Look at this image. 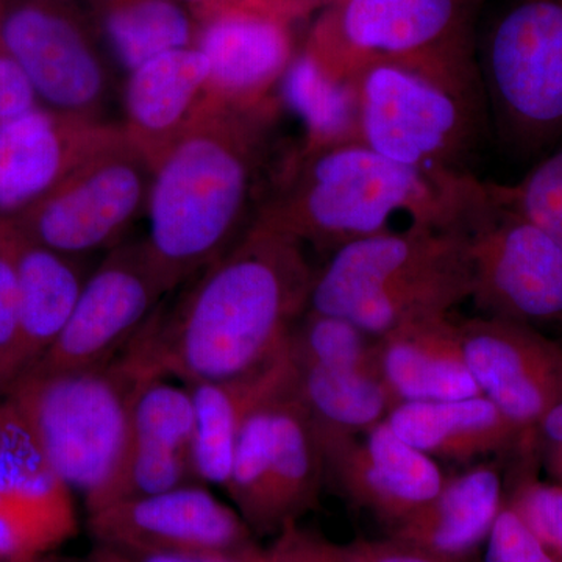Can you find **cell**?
<instances>
[{"instance_id": "1", "label": "cell", "mask_w": 562, "mask_h": 562, "mask_svg": "<svg viewBox=\"0 0 562 562\" xmlns=\"http://www.w3.org/2000/svg\"><path fill=\"white\" fill-rule=\"evenodd\" d=\"M314 276L305 244L257 216L176 302H161L125 355L146 375L181 384L257 371L286 349Z\"/></svg>"}, {"instance_id": "2", "label": "cell", "mask_w": 562, "mask_h": 562, "mask_svg": "<svg viewBox=\"0 0 562 562\" xmlns=\"http://www.w3.org/2000/svg\"><path fill=\"white\" fill-rule=\"evenodd\" d=\"M279 111L211 99L155 162L143 241L172 291L231 250L254 224L250 211Z\"/></svg>"}, {"instance_id": "3", "label": "cell", "mask_w": 562, "mask_h": 562, "mask_svg": "<svg viewBox=\"0 0 562 562\" xmlns=\"http://www.w3.org/2000/svg\"><path fill=\"white\" fill-rule=\"evenodd\" d=\"M475 173L424 171L361 143L295 154L257 216L321 251L390 231L397 214L409 224L458 231Z\"/></svg>"}, {"instance_id": "4", "label": "cell", "mask_w": 562, "mask_h": 562, "mask_svg": "<svg viewBox=\"0 0 562 562\" xmlns=\"http://www.w3.org/2000/svg\"><path fill=\"white\" fill-rule=\"evenodd\" d=\"M471 291L464 233L409 224L331 251L314 276L308 310L380 338L409 322L452 314Z\"/></svg>"}, {"instance_id": "5", "label": "cell", "mask_w": 562, "mask_h": 562, "mask_svg": "<svg viewBox=\"0 0 562 562\" xmlns=\"http://www.w3.org/2000/svg\"><path fill=\"white\" fill-rule=\"evenodd\" d=\"M146 375L121 351L79 371L33 373L7 392L52 469L87 514L109 505L127 453L133 402Z\"/></svg>"}, {"instance_id": "6", "label": "cell", "mask_w": 562, "mask_h": 562, "mask_svg": "<svg viewBox=\"0 0 562 562\" xmlns=\"http://www.w3.org/2000/svg\"><path fill=\"white\" fill-rule=\"evenodd\" d=\"M479 10L476 0H331L303 44L344 79L369 63L390 61L484 99Z\"/></svg>"}, {"instance_id": "7", "label": "cell", "mask_w": 562, "mask_h": 562, "mask_svg": "<svg viewBox=\"0 0 562 562\" xmlns=\"http://www.w3.org/2000/svg\"><path fill=\"white\" fill-rule=\"evenodd\" d=\"M487 114L520 155L562 140V0H505L476 36Z\"/></svg>"}, {"instance_id": "8", "label": "cell", "mask_w": 562, "mask_h": 562, "mask_svg": "<svg viewBox=\"0 0 562 562\" xmlns=\"http://www.w3.org/2000/svg\"><path fill=\"white\" fill-rule=\"evenodd\" d=\"M358 140L403 165L464 176L487 124L486 101L441 79L390 61L362 66Z\"/></svg>"}, {"instance_id": "9", "label": "cell", "mask_w": 562, "mask_h": 562, "mask_svg": "<svg viewBox=\"0 0 562 562\" xmlns=\"http://www.w3.org/2000/svg\"><path fill=\"white\" fill-rule=\"evenodd\" d=\"M471 262L473 305L482 316L541 330L562 327V247L509 205L495 183L475 179L460 225Z\"/></svg>"}, {"instance_id": "10", "label": "cell", "mask_w": 562, "mask_h": 562, "mask_svg": "<svg viewBox=\"0 0 562 562\" xmlns=\"http://www.w3.org/2000/svg\"><path fill=\"white\" fill-rule=\"evenodd\" d=\"M325 479L319 441L291 382L244 422L225 494L257 538L277 536L316 508Z\"/></svg>"}, {"instance_id": "11", "label": "cell", "mask_w": 562, "mask_h": 562, "mask_svg": "<svg viewBox=\"0 0 562 562\" xmlns=\"http://www.w3.org/2000/svg\"><path fill=\"white\" fill-rule=\"evenodd\" d=\"M151 171L121 128L46 198L11 221L33 241L72 257L114 249L146 213Z\"/></svg>"}, {"instance_id": "12", "label": "cell", "mask_w": 562, "mask_h": 562, "mask_svg": "<svg viewBox=\"0 0 562 562\" xmlns=\"http://www.w3.org/2000/svg\"><path fill=\"white\" fill-rule=\"evenodd\" d=\"M327 2H243L192 11L194 46L210 65L211 98L243 110L281 105L280 81L297 54L294 24Z\"/></svg>"}, {"instance_id": "13", "label": "cell", "mask_w": 562, "mask_h": 562, "mask_svg": "<svg viewBox=\"0 0 562 562\" xmlns=\"http://www.w3.org/2000/svg\"><path fill=\"white\" fill-rule=\"evenodd\" d=\"M0 47L47 109L102 120L109 72L74 0H3Z\"/></svg>"}, {"instance_id": "14", "label": "cell", "mask_w": 562, "mask_h": 562, "mask_svg": "<svg viewBox=\"0 0 562 562\" xmlns=\"http://www.w3.org/2000/svg\"><path fill=\"white\" fill-rule=\"evenodd\" d=\"M172 292L143 239L121 243L92 269L65 330L27 375L110 362Z\"/></svg>"}, {"instance_id": "15", "label": "cell", "mask_w": 562, "mask_h": 562, "mask_svg": "<svg viewBox=\"0 0 562 562\" xmlns=\"http://www.w3.org/2000/svg\"><path fill=\"white\" fill-rule=\"evenodd\" d=\"M87 525L95 547L117 552L216 553L257 543L232 503L202 483L111 503L87 514Z\"/></svg>"}, {"instance_id": "16", "label": "cell", "mask_w": 562, "mask_h": 562, "mask_svg": "<svg viewBox=\"0 0 562 562\" xmlns=\"http://www.w3.org/2000/svg\"><path fill=\"white\" fill-rule=\"evenodd\" d=\"M74 492L9 398L0 402V562L52 554L79 532Z\"/></svg>"}, {"instance_id": "17", "label": "cell", "mask_w": 562, "mask_h": 562, "mask_svg": "<svg viewBox=\"0 0 562 562\" xmlns=\"http://www.w3.org/2000/svg\"><path fill=\"white\" fill-rule=\"evenodd\" d=\"M362 435L317 438L325 476L391 530L428 505L447 479L436 460L403 441L386 419Z\"/></svg>"}, {"instance_id": "18", "label": "cell", "mask_w": 562, "mask_h": 562, "mask_svg": "<svg viewBox=\"0 0 562 562\" xmlns=\"http://www.w3.org/2000/svg\"><path fill=\"white\" fill-rule=\"evenodd\" d=\"M462 350L484 397L535 432L562 394V344L538 328L479 316L460 321Z\"/></svg>"}, {"instance_id": "19", "label": "cell", "mask_w": 562, "mask_h": 562, "mask_svg": "<svg viewBox=\"0 0 562 562\" xmlns=\"http://www.w3.org/2000/svg\"><path fill=\"white\" fill-rule=\"evenodd\" d=\"M121 133V125L36 106L0 124V220H16Z\"/></svg>"}, {"instance_id": "20", "label": "cell", "mask_w": 562, "mask_h": 562, "mask_svg": "<svg viewBox=\"0 0 562 562\" xmlns=\"http://www.w3.org/2000/svg\"><path fill=\"white\" fill-rule=\"evenodd\" d=\"M194 406L184 384L169 379L140 384L133 402L127 453L109 505L201 483L194 468Z\"/></svg>"}, {"instance_id": "21", "label": "cell", "mask_w": 562, "mask_h": 562, "mask_svg": "<svg viewBox=\"0 0 562 562\" xmlns=\"http://www.w3.org/2000/svg\"><path fill=\"white\" fill-rule=\"evenodd\" d=\"M127 74L121 128L154 168L213 99L209 60L195 46L180 47Z\"/></svg>"}, {"instance_id": "22", "label": "cell", "mask_w": 562, "mask_h": 562, "mask_svg": "<svg viewBox=\"0 0 562 562\" xmlns=\"http://www.w3.org/2000/svg\"><path fill=\"white\" fill-rule=\"evenodd\" d=\"M375 350L392 408L398 403L482 395L465 362L460 321L452 314L409 322L384 333L376 338Z\"/></svg>"}, {"instance_id": "23", "label": "cell", "mask_w": 562, "mask_h": 562, "mask_svg": "<svg viewBox=\"0 0 562 562\" xmlns=\"http://www.w3.org/2000/svg\"><path fill=\"white\" fill-rule=\"evenodd\" d=\"M16 232L20 331L13 357V384L35 369L65 330L92 271L85 265L87 258L49 249L18 227Z\"/></svg>"}, {"instance_id": "24", "label": "cell", "mask_w": 562, "mask_h": 562, "mask_svg": "<svg viewBox=\"0 0 562 562\" xmlns=\"http://www.w3.org/2000/svg\"><path fill=\"white\" fill-rule=\"evenodd\" d=\"M386 420L403 441L432 460L454 462L512 457L530 435L483 394L457 401L398 403Z\"/></svg>"}, {"instance_id": "25", "label": "cell", "mask_w": 562, "mask_h": 562, "mask_svg": "<svg viewBox=\"0 0 562 562\" xmlns=\"http://www.w3.org/2000/svg\"><path fill=\"white\" fill-rule=\"evenodd\" d=\"M505 505V476L479 462L447 479L442 490L414 516L387 530V538L424 552L471 561Z\"/></svg>"}, {"instance_id": "26", "label": "cell", "mask_w": 562, "mask_h": 562, "mask_svg": "<svg viewBox=\"0 0 562 562\" xmlns=\"http://www.w3.org/2000/svg\"><path fill=\"white\" fill-rule=\"evenodd\" d=\"M292 382L286 349L257 371L184 384L194 406V468L199 482L224 490L244 422L261 403Z\"/></svg>"}, {"instance_id": "27", "label": "cell", "mask_w": 562, "mask_h": 562, "mask_svg": "<svg viewBox=\"0 0 562 562\" xmlns=\"http://www.w3.org/2000/svg\"><path fill=\"white\" fill-rule=\"evenodd\" d=\"M291 364L292 391L308 414L316 438L362 435L391 412L376 360H291Z\"/></svg>"}, {"instance_id": "28", "label": "cell", "mask_w": 562, "mask_h": 562, "mask_svg": "<svg viewBox=\"0 0 562 562\" xmlns=\"http://www.w3.org/2000/svg\"><path fill=\"white\" fill-rule=\"evenodd\" d=\"M279 101L303 125L305 135L299 154L360 143L353 80L333 72L305 44L280 81Z\"/></svg>"}, {"instance_id": "29", "label": "cell", "mask_w": 562, "mask_h": 562, "mask_svg": "<svg viewBox=\"0 0 562 562\" xmlns=\"http://www.w3.org/2000/svg\"><path fill=\"white\" fill-rule=\"evenodd\" d=\"M95 24L122 68L194 46V13L176 0H88Z\"/></svg>"}, {"instance_id": "30", "label": "cell", "mask_w": 562, "mask_h": 562, "mask_svg": "<svg viewBox=\"0 0 562 562\" xmlns=\"http://www.w3.org/2000/svg\"><path fill=\"white\" fill-rule=\"evenodd\" d=\"M509 458L512 469L505 476V505L562 562V483L539 476L541 461L532 435Z\"/></svg>"}, {"instance_id": "31", "label": "cell", "mask_w": 562, "mask_h": 562, "mask_svg": "<svg viewBox=\"0 0 562 562\" xmlns=\"http://www.w3.org/2000/svg\"><path fill=\"white\" fill-rule=\"evenodd\" d=\"M503 199L562 247V140L514 184H498Z\"/></svg>"}, {"instance_id": "32", "label": "cell", "mask_w": 562, "mask_h": 562, "mask_svg": "<svg viewBox=\"0 0 562 562\" xmlns=\"http://www.w3.org/2000/svg\"><path fill=\"white\" fill-rule=\"evenodd\" d=\"M18 232L13 221L0 220V395L13 384V357L20 331Z\"/></svg>"}, {"instance_id": "33", "label": "cell", "mask_w": 562, "mask_h": 562, "mask_svg": "<svg viewBox=\"0 0 562 562\" xmlns=\"http://www.w3.org/2000/svg\"><path fill=\"white\" fill-rule=\"evenodd\" d=\"M483 549V562H561L506 505H503Z\"/></svg>"}, {"instance_id": "34", "label": "cell", "mask_w": 562, "mask_h": 562, "mask_svg": "<svg viewBox=\"0 0 562 562\" xmlns=\"http://www.w3.org/2000/svg\"><path fill=\"white\" fill-rule=\"evenodd\" d=\"M268 553L271 562H349L342 543L333 542L299 524L273 536Z\"/></svg>"}, {"instance_id": "35", "label": "cell", "mask_w": 562, "mask_h": 562, "mask_svg": "<svg viewBox=\"0 0 562 562\" xmlns=\"http://www.w3.org/2000/svg\"><path fill=\"white\" fill-rule=\"evenodd\" d=\"M342 546L349 562H471L424 552L387 536L383 539L358 538Z\"/></svg>"}, {"instance_id": "36", "label": "cell", "mask_w": 562, "mask_h": 562, "mask_svg": "<svg viewBox=\"0 0 562 562\" xmlns=\"http://www.w3.org/2000/svg\"><path fill=\"white\" fill-rule=\"evenodd\" d=\"M92 554L102 562H271L268 547H261L258 542L232 552L158 554L117 552V550L95 547Z\"/></svg>"}, {"instance_id": "37", "label": "cell", "mask_w": 562, "mask_h": 562, "mask_svg": "<svg viewBox=\"0 0 562 562\" xmlns=\"http://www.w3.org/2000/svg\"><path fill=\"white\" fill-rule=\"evenodd\" d=\"M40 105L31 80L13 58L0 47V124Z\"/></svg>"}, {"instance_id": "38", "label": "cell", "mask_w": 562, "mask_h": 562, "mask_svg": "<svg viewBox=\"0 0 562 562\" xmlns=\"http://www.w3.org/2000/svg\"><path fill=\"white\" fill-rule=\"evenodd\" d=\"M535 441L538 454L562 447V394L536 427Z\"/></svg>"}, {"instance_id": "39", "label": "cell", "mask_w": 562, "mask_h": 562, "mask_svg": "<svg viewBox=\"0 0 562 562\" xmlns=\"http://www.w3.org/2000/svg\"><path fill=\"white\" fill-rule=\"evenodd\" d=\"M539 461L550 480L562 483V447L539 454Z\"/></svg>"}, {"instance_id": "40", "label": "cell", "mask_w": 562, "mask_h": 562, "mask_svg": "<svg viewBox=\"0 0 562 562\" xmlns=\"http://www.w3.org/2000/svg\"><path fill=\"white\" fill-rule=\"evenodd\" d=\"M176 2L181 3V5H190L192 10L198 11L210 9V7L227 5V3H283L291 2V0H176Z\"/></svg>"}, {"instance_id": "41", "label": "cell", "mask_w": 562, "mask_h": 562, "mask_svg": "<svg viewBox=\"0 0 562 562\" xmlns=\"http://www.w3.org/2000/svg\"><path fill=\"white\" fill-rule=\"evenodd\" d=\"M31 562H63L55 560V558H52V554H47V557L40 558V560L31 561Z\"/></svg>"}, {"instance_id": "42", "label": "cell", "mask_w": 562, "mask_h": 562, "mask_svg": "<svg viewBox=\"0 0 562 562\" xmlns=\"http://www.w3.org/2000/svg\"><path fill=\"white\" fill-rule=\"evenodd\" d=\"M88 562H102L101 560H98V558L94 557V554H91L90 561Z\"/></svg>"}, {"instance_id": "43", "label": "cell", "mask_w": 562, "mask_h": 562, "mask_svg": "<svg viewBox=\"0 0 562 562\" xmlns=\"http://www.w3.org/2000/svg\"><path fill=\"white\" fill-rule=\"evenodd\" d=\"M487 0H476V3H479L480 5V9H482V7L484 5V3H486Z\"/></svg>"}, {"instance_id": "44", "label": "cell", "mask_w": 562, "mask_h": 562, "mask_svg": "<svg viewBox=\"0 0 562 562\" xmlns=\"http://www.w3.org/2000/svg\"><path fill=\"white\" fill-rule=\"evenodd\" d=\"M2 2H3V0H0V9H2Z\"/></svg>"}, {"instance_id": "45", "label": "cell", "mask_w": 562, "mask_h": 562, "mask_svg": "<svg viewBox=\"0 0 562 562\" xmlns=\"http://www.w3.org/2000/svg\"><path fill=\"white\" fill-rule=\"evenodd\" d=\"M328 2H331V0H328Z\"/></svg>"}, {"instance_id": "46", "label": "cell", "mask_w": 562, "mask_h": 562, "mask_svg": "<svg viewBox=\"0 0 562 562\" xmlns=\"http://www.w3.org/2000/svg\"><path fill=\"white\" fill-rule=\"evenodd\" d=\"M561 344H562V339H560Z\"/></svg>"}]
</instances>
